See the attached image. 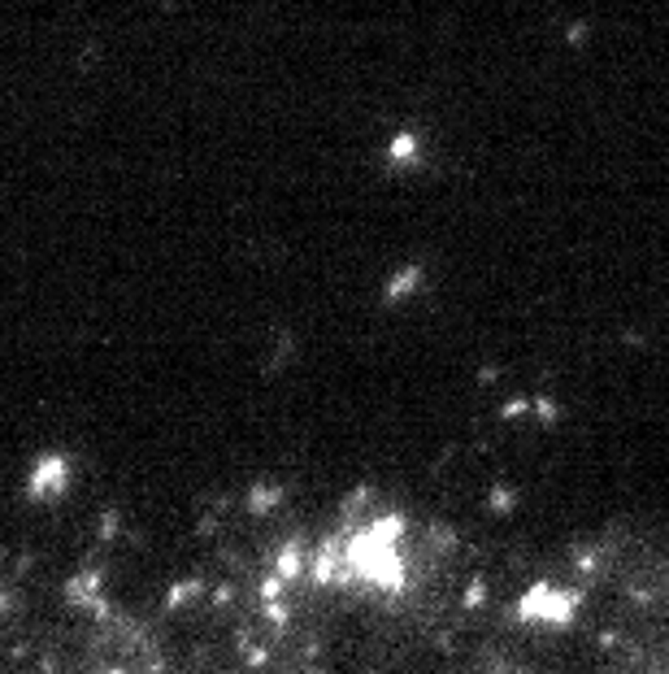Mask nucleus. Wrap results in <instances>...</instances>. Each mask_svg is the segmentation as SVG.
<instances>
[{
  "label": "nucleus",
  "instance_id": "f257e3e1",
  "mask_svg": "<svg viewBox=\"0 0 669 674\" xmlns=\"http://www.w3.org/2000/svg\"><path fill=\"white\" fill-rule=\"evenodd\" d=\"M565 40H570L574 48H578V44H587V26H582V22H570V26H565Z\"/></svg>",
  "mask_w": 669,
  "mask_h": 674
},
{
  "label": "nucleus",
  "instance_id": "f03ea898",
  "mask_svg": "<svg viewBox=\"0 0 669 674\" xmlns=\"http://www.w3.org/2000/svg\"><path fill=\"white\" fill-rule=\"evenodd\" d=\"M392 157H396V161H400V157H413V139H409V135H400L396 144H392Z\"/></svg>",
  "mask_w": 669,
  "mask_h": 674
}]
</instances>
